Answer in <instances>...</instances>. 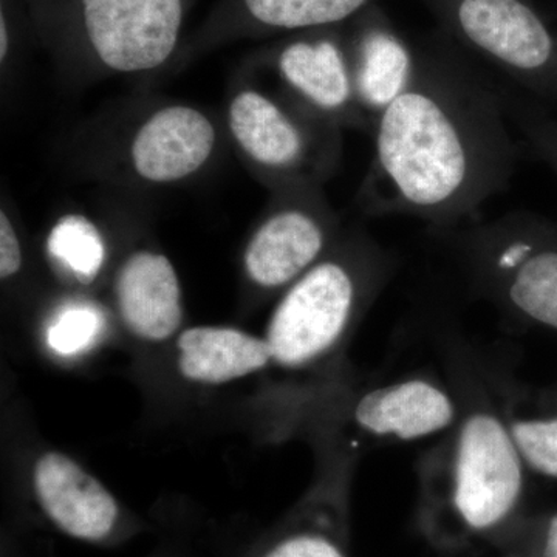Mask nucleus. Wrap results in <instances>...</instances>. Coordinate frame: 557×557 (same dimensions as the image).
I'll use <instances>...</instances> for the list:
<instances>
[{
  "mask_svg": "<svg viewBox=\"0 0 557 557\" xmlns=\"http://www.w3.org/2000/svg\"><path fill=\"white\" fill-rule=\"evenodd\" d=\"M115 298L124 325L139 339L161 343L182 324L177 271L159 252L137 251L127 258L116 274Z\"/></svg>",
  "mask_w": 557,
  "mask_h": 557,
  "instance_id": "obj_11",
  "label": "nucleus"
},
{
  "mask_svg": "<svg viewBox=\"0 0 557 557\" xmlns=\"http://www.w3.org/2000/svg\"><path fill=\"white\" fill-rule=\"evenodd\" d=\"M475 273L512 313L557 332V225L512 214L468 231Z\"/></svg>",
  "mask_w": 557,
  "mask_h": 557,
  "instance_id": "obj_3",
  "label": "nucleus"
},
{
  "mask_svg": "<svg viewBox=\"0 0 557 557\" xmlns=\"http://www.w3.org/2000/svg\"><path fill=\"white\" fill-rule=\"evenodd\" d=\"M544 557H557V516L549 520L545 534Z\"/></svg>",
  "mask_w": 557,
  "mask_h": 557,
  "instance_id": "obj_23",
  "label": "nucleus"
},
{
  "mask_svg": "<svg viewBox=\"0 0 557 557\" xmlns=\"http://www.w3.org/2000/svg\"><path fill=\"white\" fill-rule=\"evenodd\" d=\"M178 370L194 383L225 384L273 362L265 338L233 327H193L177 341Z\"/></svg>",
  "mask_w": 557,
  "mask_h": 557,
  "instance_id": "obj_14",
  "label": "nucleus"
},
{
  "mask_svg": "<svg viewBox=\"0 0 557 557\" xmlns=\"http://www.w3.org/2000/svg\"><path fill=\"white\" fill-rule=\"evenodd\" d=\"M22 265V252L16 231L5 212H0V276H14Z\"/></svg>",
  "mask_w": 557,
  "mask_h": 557,
  "instance_id": "obj_22",
  "label": "nucleus"
},
{
  "mask_svg": "<svg viewBox=\"0 0 557 557\" xmlns=\"http://www.w3.org/2000/svg\"><path fill=\"white\" fill-rule=\"evenodd\" d=\"M9 51V33H7L5 17H0V58L5 60Z\"/></svg>",
  "mask_w": 557,
  "mask_h": 557,
  "instance_id": "obj_24",
  "label": "nucleus"
},
{
  "mask_svg": "<svg viewBox=\"0 0 557 557\" xmlns=\"http://www.w3.org/2000/svg\"><path fill=\"white\" fill-rule=\"evenodd\" d=\"M214 145V126L203 113L172 106L143 124L132 143V161L139 177L156 183L177 182L199 171Z\"/></svg>",
  "mask_w": 557,
  "mask_h": 557,
  "instance_id": "obj_9",
  "label": "nucleus"
},
{
  "mask_svg": "<svg viewBox=\"0 0 557 557\" xmlns=\"http://www.w3.org/2000/svg\"><path fill=\"white\" fill-rule=\"evenodd\" d=\"M262 557H346L329 539L317 534H298L285 539Z\"/></svg>",
  "mask_w": 557,
  "mask_h": 557,
  "instance_id": "obj_21",
  "label": "nucleus"
},
{
  "mask_svg": "<svg viewBox=\"0 0 557 557\" xmlns=\"http://www.w3.org/2000/svg\"><path fill=\"white\" fill-rule=\"evenodd\" d=\"M505 108L534 152L557 177V120L523 97L507 95Z\"/></svg>",
  "mask_w": 557,
  "mask_h": 557,
  "instance_id": "obj_20",
  "label": "nucleus"
},
{
  "mask_svg": "<svg viewBox=\"0 0 557 557\" xmlns=\"http://www.w3.org/2000/svg\"><path fill=\"white\" fill-rule=\"evenodd\" d=\"M504 97L457 69L418 65L375 127L361 200L372 214L453 226L507 186L516 149Z\"/></svg>",
  "mask_w": 557,
  "mask_h": 557,
  "instance_id": "obj_1",
  "label": "nucleus"
},
{
  "mask_svg": "<svg viewBox=\"0 0 557 557\" xmlns=\"http://www.w3.org/2000/svg\"><path fill=\"white\" fill-rule=\"evenodd\" d=\"M278 72L285 84L317 112L348 116L370 124L355 95L350 65L343 51L330 40L295 42L278 57Z\"/></svg>",
  "mask_w": 557,
  "mask_h": 557,
  "instance_id": "obj_13",
  "label": "nucleus"
},
{
  "mask_svg": "<svg viewBox=\"0 0 557 557\" xmlns=\"http://www.w3.org/2000/svg\"><path fill=\"white\" fill-rule=\"evenodd\" d=\"M100 311L89 304H70L54 314L47 329V344L54 354L73 357L94 346L100 335Z\"/></svg>",
  "mask_w": 557,
  "mask_h": 557,
  "instance_id": "obj_19",
  "label": "nucleus"
},
{
  "mask_svg": "<svg viewBox=\"0 0 557 557\" xmlns=\"http://www.w3.org/2000/svg\"><path fill=\"white\" fill-rule=\"evenodd\" d=\"M442 458L450 504L471 530H490L518 507L527 467L497 413L480 409L465 417Z\"/></svg>",
  "mask_w": 557,
  "mask_h": 557,
  "instance_id": "obj_4",
  "label": "nucleus"
},
{
  "mask_svg": "<svg viewBox=\"0 0 557 557\" xmlns=\"http://www.w3.org/2000/svg\"><path fill=\"white\" fill-rule=\"evenodd\" d=\"M508 426L527 469L557 479V412L511 418Z\"/></svg>",
  "mask_w": 557,
  "mask_h": 557,
  "instance_id": "obj_18",
  "label": "nucleus"
},
{
  "mask_svg": "<svg viewBox=\"0 0 557 557\" xmlns=\"http://www.w3.org/2000/svg\"><path fill=\"white\" fill-rule=\"evenodd\" d=\"M465 38L539 95L557 94L555 42L544 22L520 0H460Z\"/></svg>",
  "mask_w": 557,
  "mask_h": 557,
  "instance_id": "obj_5",
  "label": "nucleus"
},
{
  "mask_svg": "<svg viewBox=\"0 0 557 557\" xmlns=\"http://www.w3.org/2000/svg\"><path fill=\"white\" fill-rule=\"evenodd\" d=\"M329 234L327 222L317 208H278L249 239L245 271L260 288L289 287L321 260Z\"/></svg>",
  "mask_w": 557,
  "mask_h": 557,
  "instance_id": "obj_7",
  "label": "nucleus"
},
{
  "mask_svg": "<svg viewBox=\"0 0 557 557\" xmlns=\"http://www.w3.org/2000/svg\"><path fill=\"white\" fill-rule=\"evenodd\" d=\"M87 35L119 72L159 67L177 44L182 0H83Z\"/></svg>",
  "mask_w": 557,
  "mask_h": 557,
  "instance_id": "obj_6",
  "label": "nucleus"
},
{
  "mask_svg": "<svg viewBox=\"0 0 557 557\" xmlns=\"http://www.w3.org/2000/svg\"><path fill=\"white\" fill-rule=\"evenodd\" d=\"M33 486L51 522L69 536L101 541L119 518V505L100 480L61 453H46L33 469Z\"/></svg>",
  "mask_w": 557,
  "mask_h": 557,
  "instance_id": "obj_8",
  "label": "nucleus"
},
{
  "mask_svg": "<svg viewBox=\"0 0 557 557\" xmlns=\"http://www.w3.org/2000/svg\"><path fill=\"white\" fill-rule=\"evenodd\" d=\"M368 0H245L249 13L277 28L333 24L351 16Z\"/></svg>",
  "mask_w": 557,
  "mask_h": 557,
  "instance_id": "obj_17",
  "label": "nucleus"
},
{
  "mask_svg": "<svg viewBox=\"0 0 557 557\" xmlns=\"http://www.w3.org/2000/svg\"><path fill=\"white\" fill-rule=\"evenodd\" d=\"M230 127L249 159L265 170L299 174L313 153L309 131L256 90L242 91L231 102Z\"/></svg>",
  "mask_w": 557,
  "mask_h": 557,
  "instance_id": "obj_12",
  "label": "nucleus"
},
{
  "mask_svg": "<svg viewBox=\"0 0 557 557\" xmlns=\"http://www.w3.org/2000/svg\"><path fill=\"white\" fill-rule=\"evenodd\" d=\"M386 259L368 245L358 262L321 259L295 284L267 327L274 364L299 369L329 354L346 335L369 289L383 282Z\"/></svg>",
  "mask_w": 557,
  "mask_h": 557,
  "instance_id": "obj_2",
  "label": "nucleus"
},
{
  "mask_svg": "<svg viewBox=\"0 0 557 557\" xmlns=\"http://www.w3.org/2000/svg\"><path fill=\"white\" fill-rule=\"evenodd\" d=\"M354 418L370 435L413 442L453 426L457 406L438 384L412 379L362 395L355 406Z\"/></svg>",
  "mask_w": 557,
  "mask_h": 557,
  "instance_id": "obj_10",
  "label": "nucleus"
},
{
  "mask_svg": "<svg viewBox=\"0 0 557 557\" xmlns=\"http://www.w3.org/2000/svg\"><path fill=\"white\" fill-rule=\"evenodd\" d=\"M417 67L409 50L394 33L380 27L362 33L350 72L359 108L372 129L381 113L408 89Z\"/></svg>",
  "mask_w": 557,
  "mask_h": 557,
  "instance_id": "obj_15",
  "label": "nucleus"
},
{
  "mask_svg": "<svg viewBox=\"0 0 557 557\" xmlns=\"http://www.w3.org/2000/svg\"><path fill=\"white\" fill-rule=\"evenodd\" d=\"M51 258L73 276L90 281L106 258L104 240L97 226L83 215H67L53 226L49 236Z\"/></svg>",
  "mask_w": 557,
  "mask_h": 557,
  "instance_id": "obj_16",
  "label": "nucleus"
}]
</instances>
